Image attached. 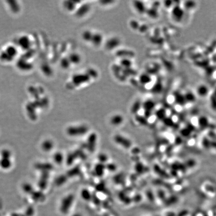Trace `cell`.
<instances>
[{
	"instance_id": "6da1fadb",
	"label": "cell",
	"mask_w": 216,
	"mask_h": 216,
	"mask_svg": "<svg viewBox=\"0 0 216 216\" xmlns=\"http://www.w3.org/2000/svg\"><path fill=\"white\" fill-rule=\"evenodd\" d=\"M89 131L88 127L86 125H77L69 127L67 129V134L72 137L83 136L87 133Z\"/></svg>"
},
{
	"instance_id": "7a4b0ae2",
	"label": "cell",
	"mask_w": 216,
	"mask_h": 216,
	"mask_svg": "<svg viewBox=\"0 0 216 216\" xmlns=\"http://www.w3.org/2000/svg\"><path fill=\"white\" fill-rule=\"evenodd\" d=\"M75 197L73 194H69L65 197L62 201L61 211L64 214L69 212L74 202Z\"/></svg>"
},
{
	"instance_id": "3957f363",
	"label": "cell",
	"mask_w": 216,
	"mask_h": 216,
	"mask_svg": "<svg viewBox=\"0 0 216 216\" xmlns=\"http://www.w3.org/2000/svg\"><path fill=\"white\" fill-rule=\"evenodd\" d=\"M91 79L90 77L86 73L85 74H76L72 77V82L75 86L78 87L88 83L90 82Z\"/></svg>"
},
{
	"instance_id": "277c9868",
	"label": "cell",
	"mask_w": 216,
	"mask_h": 216,
	"mask_svg": "<svg viewBox=\"0 0 216 216\" xmlns=\"http://www.w3.org/2000/svg\"><path fill=\"white\" fill-rule=\"evenodd\" d=\"M116 143L126 149H129L132 146V142L124 136L121 135H116L114 138Z\"/></svg>"
},
{
	"instance_id": "5b68a950",
	"label": "cell",
	"mask_w": 216,
	"mask_h": 216,
	"mask_svg": "<svg viewBox=\"0 0 216 216\" xmlns=\"http://www.w3.org/2000/svg\"><path fill=\"white\" fill-rule=\"evenodd\" d=\"M121 41L120 39L116 37H112L108 40L106 43V49L109 51L113 50L120 46Z\"/></svg>"
},
{
	"instance_id": "8992f818",
	"label": "cell",
	"mask_w": 216,
	"mask_h": 216,
	"mask_svg": "<svg viewBox=\"0 0 216 216\" xmlns=\"http://www.w3.org/2000/svg\"><path fill=\"white\" fill-rule=\"evenodd\" d=\"M91 7L88 4H82L79 8H77L76 10V15L79 18H82L90 12Z\"/></svg>"
},
{
	"instance_id": "52a82bcc",
	"label": "cell",
	"mask_w": 216,
	"mask_h": 216,
	"mask_svg": "<svg viewBox=\"0 0 216 216\" xmlns=\"http://www.w3.org/2000/svg\"><path fill=\"white\" fill-rule=\"evenodd\" d=\"M97 140V137L95 133H92L89 136L87 140V146L88 149L90 152L94 151L96 147V143Z\"/></svg>"
},
{
	"instance_id": "ba28073f",
	"label": "cell",
	"mask_w": 216,
	"mask_h": 216,
	"mask_svg": "<svg viewBox=\"0 0 216 216\" xmlns=\"http://www.w3.org/2000/svg\"><path fill=\"white\" fill-rule=\"evenodd\" d=\"M103 42V36L101 33H94L91 43L95 47H99Z\"/></svg>"
},
{
	"instance_id": "9c48e42d",
	"label": "cell",
	"mask_w": 216,
	"mask_h": 216,
	"mask_svg": "<svg viewBox=\"0 0 216 216\" xmlns=\"http://www.w3.org/2000/svg\"><path fill=\"white\" fill-rule=\"evenodd\" d=\"M71 64L77 65L80 64L82 61V57L78 53L73 52L68 57Z\"/></svg>"
},
{
	"instance_id": "30bf717a",
	"label": "cell",
	"mask_w": 216,
	"mask_h": 216,
	"mask_svg": "<svg viewBox=\"0 0 216 216\" xmlns=\"http://www.w3.org/2000/svg\"><path fill=\"white\" fill-rule=\"evenodd\" d=\"M133 6L138 13L143 14L145 13H146L147 9L143 2L141 1H134Z\"/></svg>"
},
{
	"instance_id": "8fae6325",
	"label": "cell",
	"mask_w": 216,
	"mask_h": 216,
	"mask_svg": "<svg viewBox=\"0 0 216 216\" xmlns=\"http://www.w3.org/2000/svg\"><path fill=\"white\" fill-rule=\"evenodd\" d=\"M124 121V118L122 115L117 114L111 117L110 119V123L111 124L115 126H118L120 125Z\"/></svg>"
},
{
	"instance_id": "7c38bea8",
	"label": "cell",
	"mask_w": 216,
	"mask_h": 216,
	"mask_svg": "<svg viewBox=\"0 0 216 216\" xmlns=\"http://www.w3.org/2000/svg\"><path fill=\"white\" fill-rule=\"evenodd\" d=\"M78 1H66L64 4V7L69 12L76 11L77 9V5Z\"/></svg>"
},
{
	"instance_id": "4fadbf2b",
	"label": "cell",
	"mask_w": 216,
	"mask_h": 216,
	"mask_svg": "<svg viewBox=\"0 0 216 216\" xmlns=\"http://www.w3.org/2000/svg\"><path fill=\"white\" fill-rule=\"evenodd\" d=\"M93 34L94 33L89 30H85L83 32L82 35L83 40L86 42L91 43Z\"/></svg>"
},
{
	"instance_id": "5bb4252c",
	"label": "cell",
	"mask_w": 216,
	"mask_h": 216,
	"mask_svg": "<svg viewBox=\"0 0 216 216\" xmlns=\"http://www.w3.org/2000/svg\"><path fill=\"white\" fill-rule=\"evenodd\" d=\"M105 166L103 164H98L96 165L95 168V172L96 173V175L99 177H101L103 175L105 169Z\"/></svg>"
},
{
	"instance_id": "9a60e30c",
	"label": "cell",
	"mask_w": 216,
	"mask_h": 216,
	"mask_svg": "<svg viewBox=\"0 0 216 216\" xmlns=\"http://www.w3.org/2000/svg\"><path fill=\"white\" fill-rule=\"evenodd\" d=\"M120 64L122 67H124L125 69H130L132 67L133 62L131 59L123 58L121 60Z\"/></svg>"
},
{
	"instance_id": "2e32d148",
	"label": "cell",
	"mask_w": 216,
	"mask_h": 216,
	"mask_svg": "<svg viewBox=\"0 0 216 216\" xmlns=\"http://www.w3.org/2000/svg\"><path fill=\"white\" fill-rule=\"evenodd\" d=\"M81 196L85 201H90L92 199V195L90 191L86 189L82 190L81 192Z\"/></svg>"
},
{
	"instance_id": "e0dca14e",
	"label": "cell",
	"mask_w": 216,
	"mask_h": 216,
	"mask_svg": "<svg viewBox=\"0 0 216 216\" xmlns=\"http://www.w3.org/2000/svg\"><path fill=\"white\" fill-rule=\"evenodd\" d=\"M151 81V77L148 75H147L146 74H144L142 75L139 78V81L140 83L143 85H146L147 84H149Z\"/></svg>"
},
{
	"instance_id": "ac0fdd59",
	"label": "cell",
	"mask_w": 216,
	"mask_h": 216,
	"mask_svg": "<svg viewBox=\"0 0 216 216\" xmlns=\"http://www.w3.org/2000/svg\"><path fill=\"white\" fill-rule=\"evenodd\" d=\"M87 74L90 77V78L96 79L98 76V73L95 69L93 68H89L87 70L86 72Z\"/></svg>"
},
{
	"instance_id": "d6986e66",
	"label": "cell",
	"mask_w": 216,
	"mask_h": 216,
	"mask_svg": "<svg viewBox=\"0 0 216 216\" xmlns=\"http://www.w3.org/2000/svg\"><path fill=\"white\" fill-rule=\"evenodd\" d=\"M130 26L134 30H138L140 28V25L139 23L135 20H132L130 22Z\"/></svg>"
},
{
	"instance_id": "ffe728a7",
	"label": "cell",
	"mask_w": 216,
	"mask_h": 216,
	"mask_svg": "<svg viewBox=\"0 0 216 216\" xmlns=\"http://www.w3.org/2000/svg\"><path fill=\"white\" fill-rule=\"evenodd\" d=\"M61 65L64 69H68L70 67L72 64L69 61L68 58H64L62 60Z\"/></svg>"
},
{
	"instance_id": "44dd1931",
	"label": "cell",
	"mask_w": 216,
	"mask_h": 216,
	"mask_svg": "<svg viewBox=\"0 0 216 216\" xmlns=\"http://www.w3.org/2000/svg\"><path fill=\"white\" fill-rule=\"evenodd\" d=\"M154 107V104L153 103V102L148 101L146 102L145 104H144V108H145L147 111H150L153 109Z\"/></svg>"
},
{
	"instance_id": "7402d4cb",
	"label": "cell",
	"mask_w": 216,
	"mask_h": 216,
	"mask_svg": "<svg viewBox=\"0 0 216 216\" xmlns=\"http://www.w3.org/2000/svg\"><path fill=\"white\" fill-rule=\"evenodd\" d=\"M55 160L57 163H61L63 161V156L61 153H57L55 155Z\"/></svg>"
},
{
	"instance_id": "603a6c76",
	"label": "cell",
	"mask_w": 216,
	"mask_h": 216,
	"mask_svg": "<svg viewBox=\"0 0 216 216\" xmlns=\"http://www.w3.org/2000/svg\"><path fill=\"white\" fill-rule=\"evenodd\" d=\"M141 107V104L138 102H136L134 104V105L132 107V112L133 113H137V112Z\"/></svg>"
},
{
	"instance_id": "cb8c5ba5",
	"label": "cell",
	"mask_w": 216,
	"mask_h": 216,
	"mask_svg": "<svg viewBox=\"0 0 216 216\" xmlns=\"http://www.w3.org/2000/svg\"><path fill=\"white\" fill-rule=\"evenodd\" d=\"M68 158H67V163L68 164L71 165L72 163H73L74 162V161H75V158L76 155L74 154V153H72L69 154V156H68Z\"/></svg>"
},
{
	"instance_id": "d4e9b609",
	"label": "cell",
	"mask_w": 216,
	"mask_h": 216,
	"mask_svg": "<svg viewBox=\"0 0 216 216\" xmlns=\"http://www.w3.org/2000/svg\"><path fill=\"white\" fill-rule=\"evenodd\" d=\"M99 160L100 161H101V163L103 164V163H105L107 161L108 158L107 156L104 154H101L99 156Z\"/></svg>"
},
{
	"instance_id": "484cf974",
	"label": "cell",
	"mask_w": 216,
	"mask_h": 216,
	"mask_svg": "<svg viewBox=\"0 0 216 216\" xmlns=\"http://www.w3.org/2000/svg\"><path fill=\"white\" fill-rule=\"evenodd\" d=\"M136 169H136V170H137L138 172L140 173V172H142V171L143 169V165H142V164H139L136 165Z\"/></svg>"
},
{
	"instance_id": "4316f807",
	"label": "cell",
	"mask_w": 216,
	"mask_h": 216,
	"mask_svg": "<svg viewBox=\"0 0 216 216\" xmlns=\"http://www.w3.org/2000/svg\"><path fill=\"white\" fill-rule=\"evenodd\" d=\"M109 166H110V169L111 170V171H114L115 169H116V166H115V165L114 164H110L109 165Z\"/></svg>"
},
{
	"instance_id": "83f0119b",
	"label": "cell",
	"mask_w": 216,
	"mask_h": 216,
	"mask_svg": "<svg viewBox=\"0 0 216 216\" xmlns=\"http://www.w3.org/2000/svg\"><path fill=\"white\" fill-rule=\"evenodd\" d=\"M82 216V215L80 214V213H76V214L73 215V216Z\"/></svg>"
}]
</instances>
